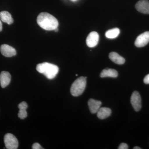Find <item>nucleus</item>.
<instances>
[{"label": "nucleus", "instance_id": "4468645a", "mask_svg": "<svg viewBox=\"0 0 149 149\" xmlns=\"http://www.w3.org/2000/svg\"><path fill=\"white\" fill-rule=\"evenodd\" d=\"M18 108L19 109L18 116L21 119H24L27 117V112L26 111L28 105L26 102H22L19 104Z\"/></svg>", "mask_w": 149, "mask_h": 149}, {"label": "nucleus", "instance_id": "f3484780", "mask_svg": "<svg viewBox=\"0 0 149 149\" xmlns=\"http://www.w3.org/2000/svg\"><path fill=\"white\" fill-rule=\"evenodd\" d=\"M120 29L118 28L109 29L105 33L106 37L109 39H114L116 38L120 34Z\"/></svg>", "mask_w": 149, "mask_h": 149}, {"label": "nucleus", "instance_id": "aec40b11", "mask_svg": "<svg viewBox=\"0 0 149 149\" xmlns=\"http://www.w3.org/2000/svg\"><path fill=\"white\" fill-rule=\"evenodd\" d=\"M144 82L145 84H149V74H147L144 78Z\"/></svg>", "mask_w": 149, "mask_h": 149}, {"label": "nucleus", "instance_id": "2eb2a0df", "mask_svg": "<svg viewBox=\"0 0 149 149\" xmlns=\"http://www.w3.org/2000/svg\"><path fill=\"white\" fill-rule=\"evenodd\" d=\"M0 19L3 22H6L8 24H12L13 19L11 15L7 11H3L0 12Z\"/></svg>", "mask_w": 149, "mask_h": 149}, {"label": "nucleus", "instance_id": "423d86ee", "mask_svg": "<svg viewBox=\"0 0 149 149\" xmlns=\"http://www.w3.org/2000/svg\"><path fill=\"white\" fill-rule=\"evenodd\" d=\"M149 42V32L147 31L137 37L135 42V45L138 47H142L146 45Z\"/></svg>", "mask_w": 149, "mask_h": 149}, {"label": "nucleus", "instance_id": "dca6fc26", "mask_svg": "<svg viewBox=\"0 0 149 149\" xmlns=\"http://www.w3.org/2000/svg\"><path fill=\"white\" fill-rule=\"evenodd\" d=\"M118 73L116 70L113 69H104L101 72L100 76L101 77H116Z\"/></svg>", "mask_w": 149, "mask_h": 149}, {"label": "nucleus", "instance_id": "6e6552de", "mask_svg": "<svg viewBox=\"0 0 149 149\" xmlns=\"http://www.w3.org/2000/svg\"><path fill=\"white\" fill-rule=\"evenodd\" d=\"M0 50L2 54L7 57H10L16 55V50L13 47L6 44L1 46Z\"/></svg>", "mask_w": 149, "mask_h": 149}, {"label": "nucleus", "instance_id": "a211bd4d", "mask_svg": "<svg viewBox=\"0 0 149 149\" xmlns=\"http://www.w3.org/2000/svg\"><path fill=\"white\" fill-rule=\"evenodd\" d=\"M32 149H44L40 146V144L37 143H35L33 144L32 146Z\"/></svg>", "mask_w": 149, "mask_h": 149}, {"label": "nucleus", "instance_id": "ddd939ff", "mask_svg": "<svg viewBox=\"0 0 149 149\" xmlns=\"http://www.w3.org/2000/svg\"><path fill=\"white\" fill-rule=\"evenodd\" d=\"M109 58L112 61L117 64L122 65L125 62V58L115 52L110 53L109 54Z\"/></svg>", "mask_w": 149, "mask_h": 149}, {"label": "nucleus", "instance_id": "f03ea898", "mask_svg": "<svg viewBox=\"0 0 149 149\" xmlns=\"http://www.w3.org/2000/svg\"><path fill=\"white\" fill-rule=\"evenodd\" d=\"M36 70L38 72L44 74L49 79L54 78L59 71L58 67L57 65L47 62L37 65Z\"/></svg>", "mask_w": 149, "mask_h": 149}, {"label": "nucleus", "instance_id": "b1692460", "mask_svg": "<svg viewBox=\"0 0 149 149\" xmlns=\"http://www.w3.org/2000/svg\"><path fill=\"white\" fill-rule=\"evenodd\" d=\"M72 1H75V0H72Z\"/></svg>", "mask_w": 149, "mask_h": 149}, {"label": "nucleus", "instance_id": "1a4fd4ad", "mask_svg": "<svg viewBox=\"0 0 149 149\" xmlns=\"http://www.w3.org/2000/svg\"><path fill=\"white\" fill-rule=\"evenodd\" d=\"M138 11L144 14H149V1L148 0H140L136 5Z\"/></svg>", "mask_w": 149, "mask_h": 149}, {"label": "nucleus", "instance_id": "412c9836", "mask_svg": "<svg viewBox=\"0 0 149 149\" xmlns=\"http://www.w3.org/2000/svg\"><path fill=\"white\" fill-rule=\"evenodd\" d=\"M3 29L2 23L1 22V19H0V32L2 31Z\"/></svg>", "mask_w": 149, "mask_h": 149}, {"label": "nucleus", "instance_id": "7ed1b4c3", "mask_svg": "<svg viewBox=\"0 0 149 149\" xmlns=\"http://www.w3.org/2000/svg\"><path fill=\"white\" fill-rule=\"evenodd\" d=\"M86 78L80 77L73 82L70 88V93L72 96L77 97L83 94L86 88Z\"/></svg>", "mask_w": 149, "mask_h": 149}, {"label": "nucleus", "instance_id": "0eeeda50", "mask_svg": "<svg viewBox=\"0 0 149 149\" xmlns=\"http://www.w3.org/2000/svg\"><path fill=\"white\" fill-rule=\"evenodd\" d=\"M99 40V35L97 32H92L89 34L86 39V44L89 47H94L97 45Z\"/></svg>", "mask_w": 149, "mask_h": 149}, {"label": "nucleus", "instance_id": "20e7f679", "mask_svg": "<svg viewBox=\"0 0 149 149\" xmlns=\"http://www.w3.org/2000/svg\"><path fill=\"white\" fill-rule=\"evenodd\" d=\"M4 141L6 149H16L18 148V140L13 134L7 133L4 136Z\"/></svg>", "mask_w": 149, "mask_h": 149}, {"label": "nucleus", "instance_id": "f257e3e1", "mask_svg": "<svg viewBox=\"0 0 149 149\" xmlns=\"http://www.w3.org/2000/svg\"><path fill=\"white\" fill-rule=\"evenodd\" d=\"M37 23L42 29L48 31L54 30L58 26L56 17L47 13H42L37 17Z\"/></svg>", "mask_w": 149, "mask_h": 149}, {"label": "nucleus", "instance_id": "9b49d317", "mask_svg": "<svg viewBox=\"0 0 149 149\" xmlns=\"http://www.w3.org/2000/svg\"><path fill=\"white\" fill-rule=\"evenodd\" d=\"M88 104L89 107L90 111L92 113H97L100 107L102 104L101 102L100 101L96 100L94 99H91L88 102Z\"/></svg>", "mask_w": 149, "mask_h": 149}, {"label": "nucleus", "instance_id": "f8f14e48", "mask_svg": "<svg viewBox=\"0 0 149 149\" xmlns=\"http://www.w3.org/2000/svg\"><path fill=\"white\" fill-rule=\"evenodd\" d=\"M97 116L100 119H104L109 117L111 113V109L109 108L102 107L100 108L97 112Z\"/></svg>", "mask_w": 149, "mask_h": 149}, {"label": "nucleus", "instance_id": "4be33fe9", "mask_svg": "<svg viewBox=\"0 0 149 149\" xmlns=\"http://www.w3.org/2000/svg\"><path fill=\"white\" fill-rule=\"evenodd\" d=\"M133 149H141V148H140V147H134V148H133Z\"/></svg>", "mask_w": 149, "mask_h": 149}, {"label": "nucleus", "instance_id": "5701e85b", "mask_svg": "<svg viewBox=\"0 0 149 149\" xmlns=\"http://www.w3.org/2000/svg\"><path fill=\"white\" fill-rule=\"evenodd\" d=\"M54 31L55 32H58V28H56L55 29H54Z\"/></svg>", "mask_w": 149, "mask_h": 149}, {"label": "nucleus", "instance_id": "9d476101", "mask_svg": "<svg viewBox=\"0 0 149 149\" xmlns=\"http://www.w3.org/2000/svg\"><path fill=\"white\" fill-rule=\"evenodd\" d=\"M11 75L7 71H3L0 74V84L2 88H6L10 83Z\"/></svg>", "mask_w": 149, "mask_h": 149}, {"label": "nucleus", "instance_id": "6ab92c4d", "mask_svg": "<svg viewBox=\"0 0 149 149\" xmlns=\"http://www.w3.org/2000/svg\"><path fill=\"white\" fill-rule=\"evenodd\" d=\"M128 147L127 144L125 143H122L120 144L119 146L118 147V149H128Z\"/></svg>", "mask_w": 149, "mask_h": 149}, {"label": "nucleus", "instance_id": "39448f33", "mask_svg": "<svg viewBox=\"0 0 149 149\" xmlns=\"http://www.w3.org/2000/svg\"><path fill=\"white\" fill-rule=\"evenodd\" d=\"M130 102L133 108L136 111H139L142 107L141 95L139 92L135 91L131 95Z\"/></svg>", "mask_w": 149, "mask_h": 149}]
</instances>
